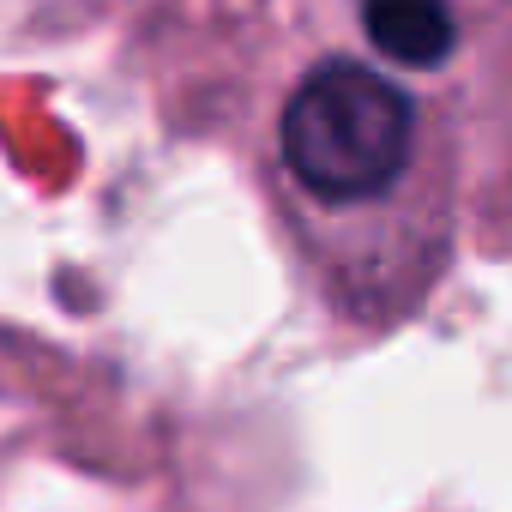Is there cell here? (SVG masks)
<instances>
[{"label":"cell","instance_id":"1","mask_svg":"<svg viewBox=\"0 0 512 512\" xmlns=\"http://www.w3.org/2000/svg\"><path fill=\"white\" fill-rule=\"evenodd\" d=\"M410 133V97L392 79L356 61H326L284 109V163L320 199H374L404 175Z\"/></svg>","mask_w":512,"mask_h":512},{"label":"cell","instance_id":"2","mask_svg":"<svg viewBox=\"0 0 512 512\" xmlns=\"http://www.w3.org/2000/svg\"><path fill=\"white\" fill-rule=\"evenodd\" d=\"M362 31L380 55L404 67H440L458 43V19L446 0H362Z\"/></svg>","mask_w":512,"mask_h":512}]
</instances>
